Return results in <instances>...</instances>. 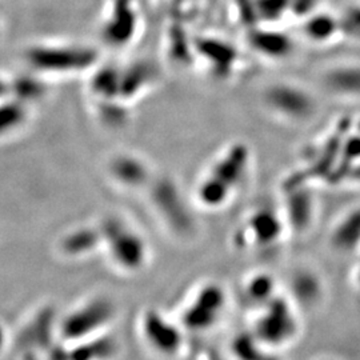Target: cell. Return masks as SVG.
<instances>
[{"label":"cell","mask_w":360,"mask_h":360,"mask_svg":"<svg viewBox=\"0 0 360 360\" xmlns=\"http://www.w3.org/2000/svg\"><path fill=\"white\" fill-rule=\"evenodd\" d=\"M331 86L339 92H360V68H343L333 72Z\"/></svg>","instance_id":"5bb4252c"},{"label":"cell","mask_w":360,"mask_h":360,"mask_svg":"<svg viewBox=\"0 0 360 360\" xmlns=\"http://www.w3.org/2000/svg\"><path fill=\"white\" fill-rule=\"evenodd\" d=\"M111 179L127 190L139 188L150 180V166L142 158L131 153H120L110 159L107 166Z\"/></svg>","instance_id":"9c48e42d"},{"label":"cell","mask_w":360,"mask_h":360,"mask_svg":"<svg viewBox=\"0 0 360 360\" xmlns=\"http://www.w3.org/2000/svg\"><path fill=\"white\" fill-rule=\"evenodd\" d=\"M60 251L65 257H87L91 252L102 248V232L101 226L94 227H77L65 232L59 242Z\"/></svg>","instance_id":"30bf717a"},{"label":"cell","mask_w":360,"mask_h":360,"mask_svg":"<svg viewBox=\"0 0 360 360\" xmlns=\"http://www.w3.org/2000/svg\"><path fill=\"white\" fill-rule=\"evenodd\" d=\"M226 306L227 294L218 283L199 284L184 299L178 322L184 330L206 331L218 324Z\"/></svg>","instance_id":"3957f363"},{"label":"cell","mask_w":360,"mask_h":360,"mask_svg":"<svg viewBox=\"0 0 360 360\" xmlns=\"http://www.w3.org/2000/svg\"><path fill=\"white\" fill-rule=\"evenodd\" d=\"M10 104L3 105V112H1V132L6 135L7 132L15 134L19 129H23L28 123L30 119V110H28V103H25L19 99L15 98H8Z\"/></svg>","instance_id":"7c38bea8"},{"label":"cell","mask_w":360,"mask_h":360,"mask_svg":"<svg viewBox=\"0 0 360 360\" xmlns=\"http://www.w3.org/2000/svg\"><path fill=\"white\" fill-rule=\"evenodd\" d=\"M28 65L41 77H71L95 65V52L84 47L44 46L27 52Z\"/></svg>","instance_id":"277c9868"},{"label":"cell","mask_w":360,"mask_h":360,"mask_svg":"<svg viewBox=\"0 0 360 360\" xmlns=\"http://www.w3.org/2000/svg\"><path fill=\"white\" fill-rule=\"evenodd\" d=\"M102 250L116 271L135 274L148 262V247L141 232L123 219H105L101 224Z\"/></svg>","instance_id":"7a4b0ae2"},{"label":"cell","mask_w":360,"mask_h":360,"mask_svg":"<svg viewBox=\"0 0 360 360\" xmlns=\"http://www.w3.org/2000/svg\"><path fill=\"white\" fill-rule=\"evenodd\" d=\"M138 333L151 352L162 358L178 356L184 345L186 330L178 321L166 318L162 312L148 309L138 322Z\"/></svg>","instance_id":"5b68a950"},{"label":"cell","mask_w":360,"mask_h":360,"mask_svg":"<svg viewBox=\"0 0 360 360\" xmlns=\"http://www.w3.org/2000/svg\"><path fill=\"white\" fill-rule=\"evenodd\" d=\"M333 243L342 251H351L360 243V210L349 212L333 232Z\"/></svg>","instance_id":"8fae6325"},{"label":"cell","mask_w":360,"mask_h":360,"mask_svg":"<svg viewBox=\"0 0 360 360\" xmlns=\"http://www.w3.org/2000/svg\"><path fill=\"white\" fill-rule=\"evenodd\" d=\"M272 112L291 120H306L315 111V102L307 91L292 84H275L264 94Z\"/></svg>","instance_id":"52a82bcc"},{"label":"cell","mask_w":360,"mask_h":360,"mask_svg":"<svg viewBox=\"0 0 360 360\" xmlns=\"http://www.w3.org/2000/svg\"><path fill=\"white\" fill-rule=\"evenodd\" d=\"M282 233V223L279 215L270 210H260L245 219L243 224L235 235V242L239 247H264L276 242Z\"/></svg>","instance_id":"ba28073f"},{"label":"cell","mask_w":360,"mask_h":360,"mask_svg":"<svg viewBox=\"0 0 360 360\" xmlns=\"http://www.w3.org/2000/svg\"><path fill=\"white\" fill-rule=\"evenodd\" d=\"M111 316L112 309L108 300L102 297L89 299L67 314L60 333L68 345L87 340L101 335Z\"/></svg>","instance_id":"8992f818"},{"label":"cell","mask_w":360,"mask_h":360,"mask_svg":"<svg viewBox=\"0 0 360 360\" xmlns=\"http://www.w3.org/2000/svg\"><path fill=\"white\" fill-rule=\"evenodd\" d=\"M248 167L250 151L245 144H233L221 151L198 183V203L211 210L226 206L243 186Z\"/></svg>","instance_id":"6da1fadb"},{"label":"cell","mask_w":360,"mask_h":360,"mask_svg":"<svg viewBox=\"0 0 360 360\" xmlns=\"http://www.w3.org/2000/svg\"><path fill=\"white\" fill-rule=\"evenodd\" d=\"M274 290V282L269 275H255L248 279L243 285L245 297L252 300L251 303L267 304L271 302V291Z\"/></svg>","instance_id":"4fadbf2b"}]
</instances>
